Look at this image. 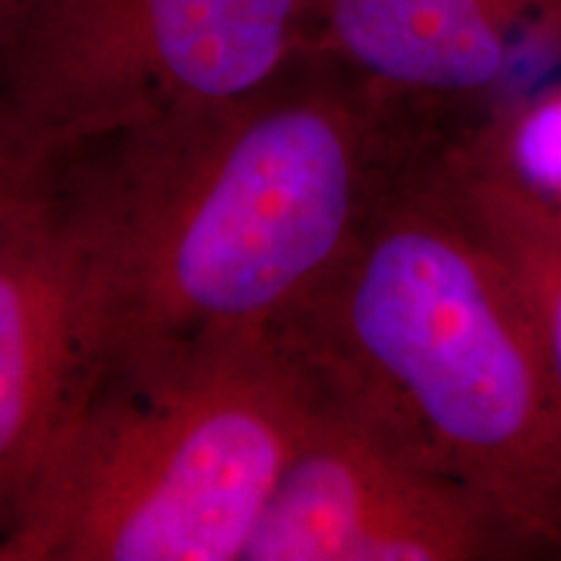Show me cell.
Segmentation results:
<instances>
[{
    "label": "cell",
    "mask_w": 561,
    "mask_h": 561,
    "mask_svg": "<svg viewBox=\"0 0 561 561\" xmlns=\"http://www.w3.org/2000/svg\"><path fill=\"white\" fill-rule=\"evenodd\" d=\"M453 144L310 53L244 100L68 153L107 356L276 325Z\"/></svg>",
    "instance_id": "cell-1"
},
{
    "label": "cell",
    "mask_w": 561,
    "mask_h": 561,
    "mask_svg": "<svg viewBox=\"0 0 561 561\" xmlns=\"http://www.w3.org/2000/svg\"><path fill=\"white\" fill-rule=\"evenodd\" d=\"M322 390L561 561V398L517 280L445 159L276 325Z\"/></svg>",
    "instance_id": "cell-2"
},
{
    "label": "cell",
    "mask_w": 561,
    "mask_h": 561,
    "mask_svg": "<svg viewBox=\"0 0 561 561\" xmlns=\"http://www.w3.org/2000/svg\"><path fill=\"white\" fill-rule=\"evenodd\" d=\"M322 403L273 325L107 356L21 510L13 561H242Z\"/></svg>",
    "instance_id": "cell-3"
},
{
    "label": "cell",
    "mask_w": 561,
    "mask_h": 561,
    "mask_svg": "<svg viewBox=\"0 0 561 561\" xmlns=\"http://www.w3.org/2000/svg\"><path fill=\"white\" fill-rule=\"evenodd\" d=\"M314 53V0H19L0 117L68 153L255 94Z\"/></svg>",
    "instance_id": "cell-4"
},
{
    "label": "cell",
    "mask_w": 561,
    "mask_h": 561,
    "mask_svg": "<svg viewBox=\"0 0 561 561\" xmlns=\"http://www.w3.org/2000/svg\"><path fill=\"white\" fill-rule=\"evenodd\" d=\"M242 561H551L507 512L325 403Z\"/></svg>",
    "instance_id": "cell-5"
},
{
    "label": "cell",
    "mask_w": 561,
    "mask_h": 561,
    "mask_svg": "<svg viewBox=\"0 0 561 561\" xmlns=\"http://www.w3.org/2000/svg\"><path fill=\"white\" fill-rule=\"evenodd\" d=\"M104 356L94 263L60 174L53 198L0 255V538L9 549Z\"/></svg>",
    "instance_id": "cell-6"
},
{
    "label": "cell",
    "mask_w": 561,
    "mask_h": 561,
    "mask_svg": "<svg viewBox=\"0 0 561 561\" xmlns=\"http://www.w3.org/2000/svg\"><path fill=\"white\" fill-rule=\"evenodd\" d=\"M314 53L460 138L561 73V0H314Z\"/></svg>",
    "instance_id": "cell-7"
},
{
    "label": "cell",
    "mask_w": 561,
    "mask_h": 561,
    "mask_svg": "<svg viewBox=\"0 0 561 561\" xmlns=\"http://www.w3.org/2000/svg\"><path fill=\"white\" fill-rule=\"evenodd\" d=\"M473 191L561 234V73L502 104L447 151Z\"/></svg>",
    "instance_id": "cell-8"
},
{
    "label": "cell",
    "mask_w": 561,
    "mask_h": 561,
    "mask_svg": "<svg viewBox=\"0 0 561 561\" xmlns=\"http://www.w3.org/2000/svg\"><path fill=\"white\" fill-rule=\"evenodd\" d=\"M447 172L476 224L515 276L561 398V234L538 227L500 201L473 191L455 178L450 167Z\"/></svg>",
    "instance_id": "cell-9"
},
{
    "label": "cell",
    "mask_w": 561,
    "mask_h": 561,
    "mask_svg": "<svg viewBox=\"0 0 561 561\" xmlns=\"http://www.w3.org/2000/svg\"><path fill=\"white\" fill-rule=\"evenodd\" d=\"M62 164L0 117V255L58 191Z\"/></svg>",
    "instance_id": "cell-10"
},
{
    "label": "cell",
    "mask_w": 561,
    "mask_h": 561,
    "mask_svg": "<svg viewBox=\"0 0 561 561\" xmlns=\"http://www.w3.org/2000/svg\"><path fill=\"white\" fill-rule=\"evenodd\" d=\"M16 5H19V0H0V34H3L5 24H9V19H11V13L16 11Z\"/></svg>",
    "instance_id": "cell-11"
},
{
    "label": "cell",
    "mask_w": 561,
    "mask_h": 561,
    "mask_svg": "<svg viewBox=\"0 0 561 561\" xmlns=\"http://www.w3.org/2000/svg\"><path fill=\"white\" fill-rule=\"evenodd\" d=\"M0 561H11V549L5 543V538H0Z\"/></svg>",
    "instance_id": "cell-12"
}]
</instances>
